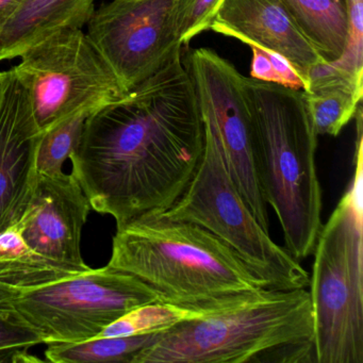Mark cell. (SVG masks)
Listing matches in <instances>:
<instances>
[{
  "mask_svg": "<svg viewBox=\"0 0 363 363\" xmlns=\"http://www.w3.org/2000/svg\"><path fill=\"white\" fill-rule=\"evenodd\" d=\"M203 145L180 50L122 99L90 114L69 160L91 207L118 227L171 208L192 179Z\"/></svg>",
  "mask_w": 363,
  "mask_h": 363,
  "instance_id": "obj_1",
  "label": "cell"
},
{
  "mask_svg": "<svg viewBox=\"0 0 363 363\" xmlns=\"http://www.w3.org/2000/svg\"><path fill=\"white\" fill-rule=\"evenodd\" d=\"M108 265L147 284L160 303L196 311L220 309L265 289L209 231L161 214L116 227Z\"/></svg>",
  "mask_w": 363,
  "mask_h": 363,
  "instance_id": "obj_2",
  "label": "cell"
},
{
  "mask_svg": "<svg viewBox=\"0 0 363 363\" xmlns=\"http://www.w3.org/2000/svg\"><path fill=\"white\" fill-rule=\"evenodd\" d=\"M316 363L306 289H261L159 333L133 363Z\"/></svg>",
  "mask_w": 363,
  "mask_h": 363,
  "instance_id": "obj_3",
  "label": "cell"
},
{
  "mask_svg": "<svg viewBox=\"0 0 363 363\" xmlns=\"http://www.w3.org/2000/svg\"><path fill=\"white\" fill-rule=\"evenodd\" d=\"M255 135L257 169L286 250L311 256L322 228V189L316 172L318 137L303 91L244 77Z\"/></svg>",
  "mask_w": 363,
  "mask_h": 363,
  "instance_id": "obj_4",
  "label": "cell"
},
{
  "mask_svg": "<svg viewBox=\"0 0 363 363\" xmlns=\"http://www.w3.org/2000/svg\"><path fill=\"white\" fill-rule=\"evenodd\" d=\"M354 172L315 247L310 299L316 363H363L362 111Z\"/></svg>",
  "mask_w": 363,
  "mask_h": 363,
  "instance_id": "obj_5",
  "label": "cell"
},
{
  "mask_svg": "<svg viewBox=\"0 0 363 363\" xmlns=\"http://www.w3.org/2000/svg\"><path fill=\"white\" fill-rule=\"evenodd\" d=\"M201 161L182 196L160 213L203 227L231 248L265 289L309 286L310 275L286 247L273 241L235 186L218 144L203 131Z\"/></svg>",
  "mask_w": 363,
  "mask_h": 363,
  "instance_id": "obj_6",
  "label": "cell"
},
{
  "mask_svg": "<svg viewBox=\"0 0 363 363\" xmlns=\"http://www.w3.org/2000/svg\"><path fill=\"white\" fill-rule=\"evenodd\" d=\"M155 301L158 295L147 284L108 264L40 288L0 289V307L44 344L99 337L127 312Z\"/></svg>",
  "mask_w": 363,
  "mask_h": 363,
  "instance_id": "obj_7",
  "label": "cell"
},
{
  "mask_svg": "<svg viewBox=\"0 0 363 363\" xmlns=\"http://www.w3.org/2000/svg\"><path fill=\"white\" fill-rule=\"evenodd\" d=\"M11 69L42 133L78 112L93 113L127 91L89 35L65 28L29 48Z\"/></svg>",
  "mask_w": 363,
  "mask_h": 363,
  "instance_id": "obj_8",
  "label": "cell"
},
{
  "mask_svg": "<svg viewBox=\"0 0 363 363\" xmlns=\"http://www.w3.org/2000/svg\"><path fill=\"white\" fill-rule=\"evenodd\" d=\"M184 65L196 95L203 131L218 144L240 194L262 228L269 233L244 76L209 48L192 50Z\"/></svg>",
  "mask_w": 363,
  "mask_h": 363,
  "instance_id": "obj_9",
  "label": "cell"
},
{
  "mask_svg": "<svg viewBox=\"0 0 363 363\" xmlns=\"http://www.w3.org/2000/svg\"><path fill=\"white\" fill-rule=\"evenodd\" d=\"M178 0H112L95 10L86 35L129 92L182 50Z\"/></svg>",
  "mask_w": 363,
  "mask_h": 363,
  "instance_id": "obj_10",
  "label": "cell"
},
{
  "mask_svg": "<svg viewBox=\"0 0 363 363\" xmlns=\"http://www.w3.org/2000/svg\"><path fill=\"white\" fill-rule=\"evenodd\" d=\"M41 138L26 91L11 69L5 72L0 93V233L29 209Z\"/></svg>",
  "mask_w": 363,
  "mask_h": 363,
  "instance_id": "obj_11",
  "label": "cell"
},
{
  "mask_svg": "<svg viewBox=\"0 0 363 363\" xmlns=\"http://www.w3.org/2000/svg\"><path fill=\"white\" fill-rule=\"evenodd\" d=\"M91 203L73 173L42 175L29 209L20 220L30 247L52 260L86 267L82 256V233Z\"/></svg>",
  "mask_w": 363,
  "mask_h": 363,
  "instance_id": "obj_12",
  "label": "cell"
},
{
  "mask_svg": "<svg viewBox=\"0 0 363 363\" xmlns=\"http://www.w3.org/2000/svg\"><path fill=\"white\" fill-rule=\"evenodd\" d=\"M210 29L282 55L306 86L310 69L322 61L297 30L279 0H222Z\"/></svg>",
  "mask_w": 363,
  "mask_h": 363,
  "instance_id": "obj_13",
  "label": "cell"
},
{
  "mask_svg": "<svg viewBox=\"0 0 363 363\" xmlns=\"http://www.w3.org/2000/svg\"><path fill=\"white\" fill-rule=\"evenodd\" d=\"M96 0H24L0 30V61L22 56L52 33L88 24Z\"/></svg>",
  "mask_w": 363,
  "mask_h": 363,
  "instance_id": "obj_14",
  "label": "cell"
},
{
  "mask_svg": "<svg viewBox=\"0 0 363 363\" xmlns=\"http://www.w3.org/2000/svg\"><path fill=\"white\" fill-rule=\"evenodd\" d=\"M92 267L52 260L33 250L23 238L18 223L0 233V289L22 291L48 286Z\"/></svg>",
  "mask_w": 363,
  "mask_h": 363,
  "instance_id": "obj_15",
  "label": "cell"
},
{
  "mask_svg": "<svg viewBox=\"0 0 363 363\" xmlns=\"http://www.w3.org/2000/svg\"><path fill=\"white\" fill-rule=\"evenodd\" d=\"M323 62L343 56L348 40V0H279Z\"/></svg>",
  "mask_w": 363,
  "mask_h": 363,
  "instance_id": "obj_16",
  "label": "cell"
},
{
  "mask_svg": "<svg viewBox=\"0 0 363 363\" xmlns=\"http://www.w3.org/2000/svg\"><path fill=\"white\" fill-rule=\"evenodd\" d=\"M159 333L96 337L76 343L46 344V361L52 363H133L141 350L158 340Z\"/></svg>",
  "mask_w": 363,
  "mask_h": 363,
  "instance_id": "obj_17",
  "label": "cell"
},
{
  "mask_svg": "<svg viewBox=\"0 0 363 363\" xmlns=\"http://www.w3.org/2000/svg\"><path fill=\"white\" fill-rule=\"evenodd\" d=\"M209 311H196L171 303H146L127 312L106 327L99 337H129L162 333L184 320L196 318Z\"/></svg>",
  "mask_w": 363,
  "mask_h": 363,
  "instance_id": "obj_18",
  "label": "cell"
},
{
  "mask_svg": "<svg viewBox=\"0 0 363 363\" xmlns=\"http://www.w3.org/2000/svg\"><path fill=\"white\" fill-rule=\"evenodd\" d=\"M303 93L318 135L337 137L354 118L362 103L363 95L348 89H324Z\"/></svg>",
  "mask_w": 363,
  "mask_h": 363,
  "instance_id": "obj_19",
  "label": "cell"
},
{
  "mask_svg": "<svg viewBox=\"0 0 363 363\" xmlns=\"http://www.w3.org/2000/svg\"><path fill=\"white\" fill-rule=\"evenodd\" d=\"M90 114L88 111L78 112L42 133L37 156L38 174L62 173L65 161L82 140L84 123Z\"/></svg>",
  "mask_w": 363,
  "mask_h": 363,
  "instance_id": "obj_20",
  "label": "cell"
},
{
  "mask_svg": "<svg viewBox=\"0 0 363 363\" xmlns=\"http://www.w3.org/2000/svg\"><path fill=\"white\" fill-rule=\"evenodd\" d=\"M39 344L43 342L33 329L0 307V363L41 362L29 352Z\"/></svg>",
  "mask_w": 363,
  "mask_h": 363,
  "instance_id": "obj_21",
  "label": "cell"
},
{
  "mask_svg": "<svg viewBox=\"0 0 363 363\" xmlns=\"http://www.w3.org/2000/svg\"><path fill=\"white\" fill-rule=\"evenodd\" d=\"M222 0H178L177 13L182 45L211 27Z\"/></svg>",
  "mask_w": 363,
  "mask_h": 363,
  "instance_id": "obj_22",
  "label": "cell"
},
{
  "mask_svg": "<svg viewBox=\"0 0 363 363\" xmlns=\"http://www.w3.org/2000/svg\"><path fill=\"white\" fill-rule=\"evenodd\" d=\"M335 63L363 82V0H348L347 45L343 56Z\"/></svg>",
  "mask_w": 363,
  "mask_h": 363,
  "instance_id": "obj_23",
  "label": "cell"
},
{
  "mask_svg": "<svg viewBox=\"0 0 363 363\" xmlns=\"http://www.w3.org/2000/svg\"><path fill=\"white\" fill-rule=\"evenodd\" d=\"M252 50V59L250 65V78L259 82L278 84V78L274 71L267 48H262L252 42H244Z\"/></svg>",
  "mask_w": 363,
  "mask_h": 363,
  "instance_id": "obj_24",
  "label": "cell"
},
{
  "mask_svg": "<svg viewBox=\"0 0 363 363\" xmlns=\"http://www.w3.org/2000/svg\"><path fill=\"white\" fill-rule=\"evenodd\" d=\"M23 3L24 0H0V30Z\"/></svg>",
  "mask_w": 363,
  "mask_h": 363,
  "instance_id": "obj_25",
  "label": "cell"
},
{
  "mask_svg": "<svg viewBox=\"0 0 363 363\" xmlns=\"http://www.w3.org/2000/svg\"><path fill=\"white\" fill-rule=\"evenodd\" d=\"M4 76H5V72H0V93H1V88H3Z\"/></svg>",
  "mask_w": 363,
  "mask_h": 363,
  "instance_id": "obj_26",
  "label": "cell"
}]
</instances>
